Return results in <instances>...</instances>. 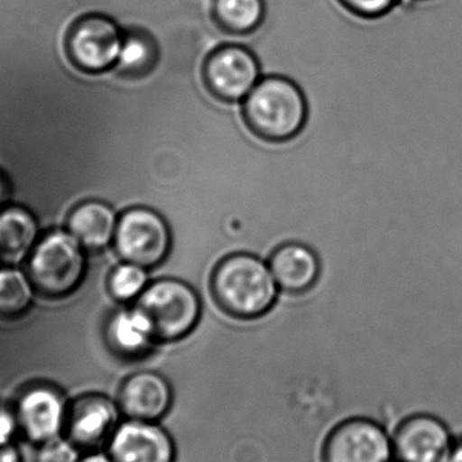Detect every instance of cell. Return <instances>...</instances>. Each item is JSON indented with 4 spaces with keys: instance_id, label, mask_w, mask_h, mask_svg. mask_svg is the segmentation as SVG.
Returning a JSON list of instances; mask_svg holds the SVG:
<instances>
[{
    "instance_id": "1",
    "label": "cell",
    "mask_w": 462,
    "mask_h": 462,
    "mask_svg": "<svg viewBox=\"0 0 462 462\" xmlns=\"http://www.w3.org/2000/svg\"><path fill=\"white\" fill-rule=\"evenodd\" d=\"M279 291L269 263L247 253L227 255L211 276L214 300L238 319L265 315L276 303Z\"/></svg>"
},
{
    "instance_id": "2",
    "label": "cell",
    "mask_w": 462,
    "mask_h": 462,
    "mask_svg": "<svg viewBox=\"0 0 462 462\" xmlns=\"http://www.w3.org/2000/svg\"><path fill=\"white\" fill-rule=\"evenodd\" d=\"M245 124L268 143L292 140L307 121L306 97L300 87L284 76L261 78L242 106Z\"/></svg>"
},
{
    "instance_id": "3",
    "label": "cell",
    "mask_w": 462,
    "mask_h": 462,
    "mask_svg": "<svg viewBox=\"0 0 462 462\" xmlns=\"http://www.w3.org/2000/svg\"><path fill=\"white\" fill-rule=\"evenodd\" d=\"M86 247L68 230H54L38 239L27 257V274L43 295L65 296L83 282Z\"/></svg>"
},
{
    "instance_id": "4",
    "label": "cell",
    "mask_w": 462,
    "mask_h": 462,
    "mask_svg": "<svg viewBox=\"0 0 462 462\" xmlns=\"http://www.w3.org/2000/svg\"><path fill=\"white\" fill-rule=\"evenodd\" d=\"M135 307L148 318L157 342H175L194 331L202 315V301L197 291L176 279L149 282Z\"/></svg>"
},
{
    "instance_id": "5",
    "label": "cell",
    "mask_w": 462,
    "mask_h": 462,
    "mask_svg": "<svg viewBox=\"0 0 462 462\" xmlns=\"http://www.w3.org/2000/svg\"><path fill=\"white\" fill-rule=\"evenodd\" d=\"M125 27L103 10H89L70 23L65 38L68 59L87 75L113 70L121 51Z\"/></svg>"
},
{
    "instance_id": "6",
    "label": "cell",
    "mask_w": 462,
    "mask_h": 462,
    "mask_svg": "<svg viewBox=\"0 0 462 462\" xmlns=\"http://www.w3.org/2000/svg\"><path fill=\"white\" fill-rule=\"evenodd\" d=\"M114 247L122 261L156 268L170 254L172 236L165 218L149 208H132L118 219Z\"/></svg>"
},
{
    "instance_id": "7",
    "label": "cell",
    "mask_w": 462,
    "mask_h": 462,
    "mask_svg": "<svg viewBox=\"0 0 462 462\" xmlns=\"http://www.w3.org/2000/svg\"><path fill=\"white\" fill-rule=\"evenodd\" d=\"M206 88L216 99L241 102L261 79V65L252 49L236 42L217 45L202 65Z\"/></svg>"
},
{
    "instance_id": "8",
    "label": "cell",
    "mask_w": 462,
    "mask_h": 462,
    "mask_svg": "<svg viewBox=\"0 0 462 462\" xmlns=\"http://www.w3.org/2000/svg\"><path fill=\"white\" fill-rule=\"evenodd\" d=\"M69 404L62 393L46 384L27 387L14 403L18 434L34 447L64 436Z\"/></svg>"
},
{
    "instance_id": "9",
    "label": "cell",
    "mask_w": 462,
    "mask_h": 462,
    "mask_svg": "<svg viewBox=\"0 0 462 462\" xmlns=\"http://www.w3.org/2000/svg\"><path fill=\"white\" fill-rule=\"evenodd\" d=\"M323 462H393V437L374 420L350 418L326 439Z\"/></svg>"
},
{
    "instance_id": "10",
    "label": "cell",
    "mask_w": 462,
    "mask_h": 462,
    "mask_svg": "<svg viewBox=\"0 0 462 462\" xmlns=\"http://www.w3.org/2000/svg\"><path fill=\"white\" fill-rule=\"evenodd\" d=\"M121 410L118 403L100 393L80 396L69 404L64 436L80 452H94L107 447L118 428Z\"/></svg>"
},
{
    "instance_id": "11",
    "label": "cell",
    "mask_w": 462,
    "mask_h": 462,
    "mask_svg": "<svg viewBox=\"0 0 462 462\" xmlns=\"http://www.w3.org/2000/svg\"><path fill=\"white\" fill-rule=\"evenodd\" d=\"M455 439L439 418L415 414L406 418L393 436L395 462H445Z\"/></svg>"
},
{
    "instance_id": "12",
    "label": "cell",
    "mask_w": 462,
    "mask_h": 462,
    "mask_svg": "<svg viewBox=\"0 0 462 462\" xmlns=\"http://www.w3.org/2000/svg\"><path fill=\"white\" fill-rule=\"evenodd\" d=\"M114 462H176V445L159 422L126 420L107 444Z\"/></svg>"
},
{
    "instance_id": "13",
    "label": "cell",
    "mask_w": 462,
    "mask_h": 462,
    "mask_svg": "<svg viewBox=\"0 0 462 462\" xmlns=\"http://www.w3.org/2000/svg\"><path fill=\"white\" fill-rule=\"evenodd\" d=\"M116 403L126 420L160 422L172 407V385L157 372H137L122 383Z\"/></svg>"
},
{
    "instance_id": "14",
    "label": "cell",
    "mask_w": 462,
    "mask_h": 462,
    "mask_svg": "<svg viewBox=\"0 0 462 462\" xmlns=\"http://www.w3.org/2000/svg\"><path fill=\"white\" fill-rule=\"evenodd\" d=\"M269 268L280 290L300 295L314 287L320 263L314 250L298 242H288L272 253Z\"/></svg>"
},
{
    "instance_id": "15",
    "label": "cell",
    "mask_w": 462,
    "mask_h": 462,
    "mask_svg": "<svg viewBox=\"0 0 462 462\" xmlns=\"http://www.w3.org/2000/svg\"><path fill=\"white\" fill-rule=\"evenodd\" d=\"M106 338L111 350L125 360L146 357L157 342L151 322L135 306L121 310L108 319Z\"/></svg>"
},
{
    "instance_id": "16",
    "label": "cell",
    "mask_w": 462,
    "mask_h": 462,
    "mask_svg": "<svg viewBox=\"0 0 462 462\" xmlns=\"http://www.w3.org/2000/svg\"><path fill=\"white\" fill-rule=\"evenodd\" d=\"M160 59L162 49L156 35L145 27L127 26L113 70L121 78L141 80L156 70Z\"/></svg>"
},
{
    "instance_id": "17",
    "label": "cell",
    "mask_w": 462,
    "mask_h": 462,
    "mask_svg": "<svg viewBox=\"0 0 462 462\" xmlns=\"http://www.w3.org/2000/svg\"><path fill=\"white\" fill-rule=\"evenodd\" d=\"M118 219L111 206L99 200H89L70 213L68 231L87 250H102L114 241Z\"/></svg>"
},
{
    "instance_id": "18",
    "label": "cell",
    "mask_w": 462,
    "mask_h": 462,
    "mask_svg": "<svg viewBox=\"0 0 462 462\" xmlns=\"http://www.w3.org/2000/svg\"><path fill=\"white\" fill-rule=\"evenodd\" d=\"M38 242V222L26 208L8 206L0 210V257L16 263L29 257Z\"/></svg>"
},
{
    "instance_id": "19",
    "label": "cell",
    "mask_w": 462,
    "mask_h": 462,
    "mask_svg": "<svg viewBox=\"0 0 462 462\" xmlns=\"http://www.w3.org/2000/svg\"><path fill=\"white\" fill-rule=\"evenodd\" d=\"M211 22L219 32L245 37L257 32L266 18L265 0H211Z\"/></svg>"
},
{
    "instance_id": "20",
    "label": "cell",
    "mask_w": 462,
    "mask_h": 462,
    "mask_svg": "<svg viewBox=\"0 0 462 462\" xmlns=\"http://www.w3.org/2000/svg\"><path fill=\"white\" fill-rule=\"evenodd\" d=\"M35 287L29 274L15 266L0 268V317H19L32 306Z\"/></svg>"
},
{
    "instance_id": "21",
    "label": "cell",
    "mask_w": 462,
    "mask_h": 462,
    "mask_svg": "<svg viewBox=\"0 0 462 462\" xmlns=\"http://www.w3.org/2000/svg\"><path fill=\"white\" fill-rule=\"evenodd\" d=\"M149 269L137 263H119L108 277V291L116 300L130 303L137 300L149 285Z\"/></svg>"
},
{
    "instance_id": "22",
    "label": "cell",
    "mask_w": 462,
    "mask_h": 462,
    "mask_svg": "<svg viewBox=\"0 0 462 462\" xmlns=\"http://www.w3.org/2000/svg\"><path fill=\"white\" fill-rule=\"evenodd\" d=\"M80 450L65 436L37 447L34 462H79Z\"/></svg>"
},
{
    "instance_id": "23",
    "label": "cell",
    "mask_w": 462,
    "mask_h": 462,
    "mask_svg": "<svg viewBox=\"0 0 462 462\" xmlns=\"http://www.w3.org/2000/svg\"><path fill=\"white\" fill-rule=\"evenodd\" d=\"M347 13L357 18L374 21L388 15L402 0H337Z\"/></svg>"
},
{
    "instance_id": "24",
    "label": "cell",
    "mask_w": 462,
    "mask_h": 462,
    "mask_svg": "<svg viewBox=\"0 0 462 462\" xmlns=\"http://www.w3.org/2000/svg\"><path fill=\"white\" fill-rule=\"evenodd\" d=\"M16 434H18V426H16L13 410L0 407V441H14Z\"/></svg>"
},
{
    "instance_id": "25",
    "label": "cell",
    "mask_w": 462,
    "mask_h": 462,
    "mask_svg": "<svg viewBox=\"0 0 462 462\" xmlns=\"http://www.w3.org/2000/svg\"><path fill=\"white\" fill-rule=\"evenodd\" d=\"M0 462H22L21 453L14 441H0Z\"/></svg>"
},
{
    "instance_id": "26",
    "label": "cell",
    "mask_w": 462,
    "mask_h": 462,
    "mask_svg": "<svg viewBox=\"0 0 462 462\" xmlns=\"http://www.w3.org/2000/svg\"><path fill=\"white\" fill-rule=\"evenodd\" d=\"M79 462H114L113 458L108 456L107 452H100V450H94V452H87L86 455L81 456Z\"/></svg>"
},
{
    "instance_id": "27",
    "label": "cell",
    "mask_w": 462,
    "mask_h": 462,
    "mask_svg": "<svg viewBox=\"0 0 462 462\" xmlns=\"http://www.w3.org/2000/svg\"><path fill=\"white\" fill-rule=\"evenodd\" d=\"M445 462H462V437L461 439H455Z\"/></svg>"
},
{
    "instance_id": "28",
    "label": "cell",
    "mask_w": 462,
    "mask_h": 462,
    "mask_svg": "<svg viewBox=\"0 0 462 462\" xmlns=\"http://www.w3.org/2000/svg\"><path fill=\"white\" fill-rule=\"evenodd\" d=\"M3 195H5V186H3L2 181H0V200H2Z\"/></svg>"
},
{
    "instance_id": "29",
    "label": "cell",
    "mask_w": 462,
    "mask_h": 462,
    "mask_svg": "<svg viewBox=\"0 0 462 462\" xmlns=\"http://www.w3.org/2000/svg\"><path fill=\"white\" fill-rule=\"evenodd\" d=\"M418 2H428V0H418Z\"/></svg>"
}]
</instances>
